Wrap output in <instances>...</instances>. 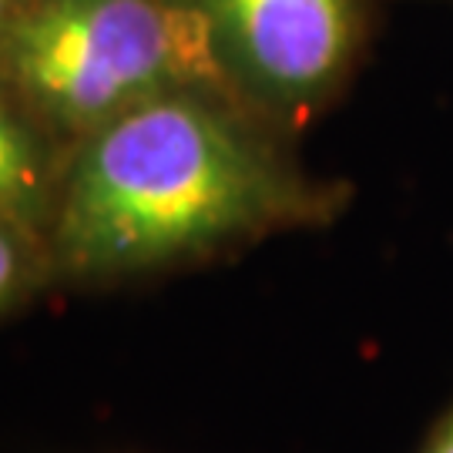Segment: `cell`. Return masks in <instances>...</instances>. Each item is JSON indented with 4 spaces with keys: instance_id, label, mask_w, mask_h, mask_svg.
<instances>
[{
    "instance_id": "6da1fadb",
    "label": "cell",
    "mask_w": 453,
    "mask_h": 453,
    "mask_svg": "<svg viewBox=\"0 0 453 453\" xmlns=\"http://www.w3.org/2000/svg\"><path fill=\"white\" fill-rule=\"evenodd\" d=\"M289 142L209 84L118 114L67 155L50 226L54 279L138 282L333 222L346 185L309 175Z\"/></svg>"
},
{
    "instance_id": "7a4b0ae2",
    "label": "cell",
    "mask_w": 453,
    "mask_h": 453,
    "mask_svg": "<svg viewBox=\"0 0 453 453\" xmlns=\"http://www.w3.org/2000/svg\"><path fill=\"white\" fill-rule=\"evenodd\" d=\"M0 78L67 148L151 97L219 88L179 0H27Z\"/></svg>"
},
{
    "instance_id": "3957f363",
    "label": "cell",
    "mask_w": 453,
    "mask_h": 453,
    "mask_svg": "<svg viewBox=\"0 0 453 453\" xmlns=\"http://www.w3.org/2000/svg\"><path fill=\"white\" fill-rule=\"evenodd\" d=\"M219 88L296 138L329 111L370 48L376 0H179Z\"/></svg>"
},
{
    "instance_id": "277c9868",
    "label": "cell",
    "mask_w": 453,
    "mask_h": 453,
    "mask_svg": "<svg viewBox=\"0 0 453 453\" xmlns=\"http://www.w3.org/2000/svg\"><path fill=\"white\" fill-rule=\"evenodd\" d=\"M71 148L0 78V215L50 242Z\"/></svg>"
},
{
    "instance_id": "5b68a950",
    "label": "cell",
    "mask_w": 453,
    "mask_h": 453,
    "mask_svg": "<svg viewBox=\"0 0 453 453\" xmlns=\"http://www.w3.org/2000/svg\"><path fill=\"white\" fill-rule=\"evenodd\" d=\"M54 282L58 279L48 239L0 215V319L24 309Z\"/></svg>"
},
{
    "instance_id": "8992f818",
    "label": "cell",
    "mask_w": 453,
    "mask_h": 453,
    "mask_svg": "<svg viewBox=\"0 0 453 453\" xmlns=\"http://www.w3.org/2000/svg\"><path fill=\"white\" fill-rule=\"evenodd\" d=\"M417 453H453V403L430 426V434H426V440H423V447Z\"/></svg>"
},
{
    "instance_id": "52a82bcc",
    "label": "cell",
    "mask_w": 453,
    "mask_h": 453,
    "mask_svg": "<svg viewBox=\"0 0 453 453\" xmlns=\"http://www.w3.org/2000/svg\"><path fill=\"white\" fill-rule=\"evenodd\" d=\"M27 0H0V61H4V50H7V41L17 27V17L24 11Z\"/></svg>"
}]
</instances>
